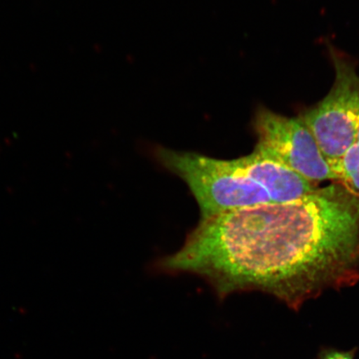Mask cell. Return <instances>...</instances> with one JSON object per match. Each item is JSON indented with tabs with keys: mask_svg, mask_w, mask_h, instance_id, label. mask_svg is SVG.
Masks as SVG:
<instances>
[{
	"mask_svg": "<svg viewBox=\"0 0 359 359\" xmlns=\"http://www.w3.org/2000/svg\"><path fill=\"white\" fill-rule=\"evenodd\" d=\"M167 273L208 281L219 298L259 290L298 309L359 278V196L342 184L302 199L201 218Z\"/></svg>",
	"mask_w": 359,
	"mask_h": 359,
	"instance_id": "cell-1",
	"label": "cell"
},
{
	"mask_svg": "<svg viewBox=\"0 0 359 359\" xmlns=\"http://www.w3.org/2000/svg\"><path fill=\"white\" fill-rule=\"evenodd\" d=\"M154 154L163 167L186 182L199 205L201 218L273 204L266 190L247 175L240 157L217 159L163 147Z\"/></svg>",
	"mask_w": 359,
	"mask_h": 359,
	"instance_id": "cell-2",
	"label": "cell"
},
{
	"mask_svg": "<svg viewBox=\"0 0 359 359\" xmlns=\"http://www.w3.org/2000/svg\"><path fill=\"white\" fill-rule=\"evenodd\" d=\"M330 56L335 69L333 87L324 100L305 109L299 118L312 133L334 172L344 155L357 142L359 76L353 62L332 47Z\"/></svg>",
	"mask_w": 359,
	"mask_h": 359,
	"instance_id": "cell-3",
	"label": "cell"
},
{
	"mask_svg": "<svg viewBox=\"0 0 359 359\" xmlns=\"http://www.w3.org/2000/svg\"><path fill=\"white\" fill-rule=\"evenodd\" d=\"M257 136L255 149L314 184L338 182L316 139L298 118H289L259 107L254 118Z\"/></svg>",
	"mask_w": 359,
	"mask_h": 359,
	"instance_id": "cell-4",
	"label": "cell"
},
{
	"mask_svg": "<svg viewBox=\"0 0 359 359\" xmlns=\"http://www.w3.org/2000/svg\"><path fill=\"white\" fill-rule=\"evenodd\" d=\"M248 176L264 188L273 204H284L303 198L317 189V184L254 149L240 157Z\"/></svg>",
	"mask_w": 359,
	"mask_h": 359,
	"instance_id": "cell-5",
	"label": "cell"
},
{
	"mask_svg": "<svg viewBox=\"0 0 359 359\" xmlns=\"http://www.w3.org/2000/svg\"><path fill=\"white\" fill-rule=\"evenodd\" d=\"M320 359H353V352L336 351L329 350L321 353Z\"/></svg>",
	"mask_w": 359,
	"mask_h": 359,
	"instance_id": "cell-6",
	"label": "cell"
},
{
	"mask_svg": "<svg viewBox=\"0 0 359 359\" xmlns=\"http://www.w3.org/2000/svg\"><path fill=\"white\" fill-rule=\"evenodd\" d=\"M355 143H358V144H359V131L358 134L357 142Z\"/></svg>",
	"mask_w": 359,
	"mask_h": 359,
	"instance_id": "cell-7",
	"label": "cell"
}]
</instances>
